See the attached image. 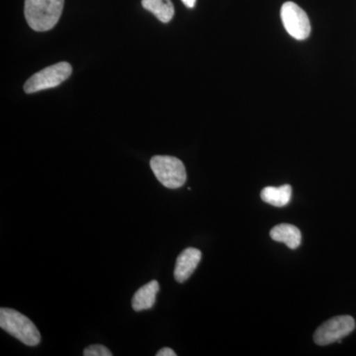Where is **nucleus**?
Returning <instances> with one entry per match:
<instances>
[{"instance_id": "1", "label": "nucleus", "mask_w": 356, "mask_h": 356, "mask_svg": "<svg viewBox=\"0 0 356 356\" xmlns=\"http://www.w3.org/2000/svg\"><path fill=\"white\" fill-rule=\"evenodd\" d=\"M65 0H25L28 25L37 32L53 29L60 20Z\"/></svg>"}, {"instance_id": "2", "label": "nucleus", "mask_w": 356, "mask_h": 356, "mask_svg": "<svg viewBox=\"0 0 356 356\" xmlns=\"http://www.w3.org/2000/svg\"><path fill=\"white\" fill-rule=\"evenodd\" d=\"M0 327L26 346H36L41 341V334L34 323L13 309H0Z\"/></svg>"}, {"instance_id": "3", "label": "nucleus", "mask_w": 356, "mask_h": 356, "mask_svg": "<svg viewBox=\"0 0 356 356\" xmlns=\"http://www.w3.org/2000/svg\"><path fill=\"white\" fill-rule=\"evenodd\" d=\"M152 170L166 188L177 189L186 182V170L179 159L170 156H156L151 159Z\"/></svg>"}, {"instance_id": "4", "label": "nucleus", "mask_w": 356, "mask_h": 356, "mask_svg": "<svg viewBox=\"0 0 356 356\" xmlns=\"http://www.w3.org/2000/svg\"><path fill=\"white\" fill-rule=\"evenodd\" d=\"M72 65L67 62L58 63L40 70L26 81V93H35L44 89L57 88L72 74Z\"/></svg>"}, {"instance_id": "5", "label": "nucleus", "mask_w": 356, "mask_h": 356, "mask_svg": "<svg viewBox=\"0 0 356 356\" xmlns=\"http://www.w3.org/2000/svg\"><path fill=\"white\" fill-rule=\"evenodd\" d=\"M355 321L350 316H339L327 321L316 331L314 341L318 346H329L355 331Z\"/></svg>"}, {"instance_id": "6", "label": "nucleus", "mask_w": 356, "mask_h": 356, "mask_svg": "<svg viewBox=\"0 0 356 356\" xmlns=\"http://www.w3.org/2000/svg\"><path fill=\"white\" fill-rule=\"evenodd\" d=\"M281 20L293 38L303 41L310 36L311 23L303 9L292 1H287L281 7Z\"/></svg>"}, {"instance_id": "7", "label": "nucleus", "mask_w": 356, "mask_h": 356, "mask_svg": "<svg viewBox=\"0 0 356 356\" xmlns=\"http://www.w3.org/2000/svg\"><path fill=\"white\" fill-rule=\"evenodd\" d=\"M202 259V252L197 248H185L184 252L178 255L175 268V278L177 282L184 283L192 275L197 268L199 262Z\"/></svg>"}, {"instance_id": "8", "label": "nucleus", "mask_w": 356, "mask_h": 356, "mask_svg": "<svg viewBox=\"0 0 356 356\" xmlns=\"http://www.w3.org/2000/svg\"><path fill=\"white\" fill-rule=\"evenodd\" d=\"M159 290L158 281H149L147 284L140 287L134 295L132 300V307L134 311L140 312L149 310L153 308L156 303V294Z\"/></svg>"}, {"instance_id": "9", "label": "nucleus", "mask_w": 356, "mask_h": 356, "mask_svg": "<svg viewBox=\"0 0 356 356\" xmlns=\"http://www.w3.org/2000/svg\"><path fill=\"white\" fill-rule=\"evenodd\" d=\"M270 236L275 242L285 243L291 250H296L301 245V232L294 225H277L271 229Z\"/></svg>"}, {"instance_id": "10", "label": "nucleus", "mask_w": 356, "mask_h": 356, "mask_svg": "<svg viewBox=\"0 0 356 356\" xmlns=\"http://www.w3.org/2000/svg\"><path fill=\"white\" fill-rule=\"evenodd\" d=\"M261 197L264 202L274 207H284L291 201L292 187L289 184L280 187L267 186L262 189Z\"/></svg>"}, {"instance_id": "11", "label": "nucleus", "mask_w": 356, "mask_h": 356, "mask_svg": "<svg viewBox=\"0 0 356 356\" xmlns=\"http://www.w3.org/2000/svg\"><path fill=\"white\" fill-rule=\"evenodd\" d=\"M142 6L163 23H168L175 15V6L170 0H142Z\"/></svg>"}, {"instance_id": "12", "label": "nucleus", "mask_w": 356, "mask_h": 356, "mask_svg": "<svg viewBox=\"0 0 356 356\" xmlns=\"http://www.w3.org/2000/svg\"><path fill=\"white\" fill-rule=\"evenodd\" d=\"M84 356H111V351L102 344H93L83 351Z\"/></svg>"}, {"instance_id": "13", "label": "nucleus", "mask_w": 356, "mask_h": 356, "mask_svg": "<svg viewBox=\"0 0 356 356\" xmlns=\"http://www.w3.org/2000/svg\"><path fill=\"white\" fill-rule=\"evenodd\" d=\"M156 356H177V353H175L172 348H165L159 350V353H156Z\"/></svg>"}, {"instance_id": "14", "label": "nucleus", "mask_w": 356, "mask_h": 356, "mask_svg": "<svg viewBox=\"0 0 356 356\" xmlns=\"http://www.w3.org/2000/svg\"><path fill=\"white\" fill-rule=\"evenodd\" d=\"M184 6L188 7V8H193L196 4V0H182Z\"/></svg>"}]
</instances>
